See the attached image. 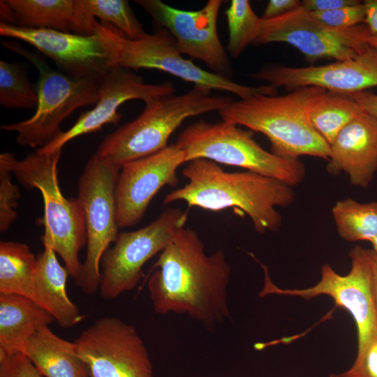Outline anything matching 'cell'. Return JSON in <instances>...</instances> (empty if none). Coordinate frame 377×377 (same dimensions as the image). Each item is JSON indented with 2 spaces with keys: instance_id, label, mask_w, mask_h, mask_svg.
I'll use <instances>...</instances> for the list:
<instances>
[{
  "instance_id": "1",
  "label": "cell",
  "mask_w": 377,
  "mask_h": 377,
  "mask_svg": "<svg viewBox=\"0 0 377 377\" xmlns=\"http://www.w3.org/2000/svg\"><path fill=\"white\" fill-rule=\"evenodd\" d=\"M153 268L147 287L156 313L185 314L210 329L231 319L230 265L221 249L207 255L194 230L178 229Z\"/></svg>"
},
{
  "instance_id": "2",
  "label": "cell",
  "mask_w": 377,
  "mask_h": 377,
  "mask_svg": "<svg viewBox=\"0 0 377 377\" xmlns=\"http://www.w3.org/2000/svg\"><path fill=\"white\" fill-rule=\"evenodd\" d=\"M183 169L188 183L170 192L164 205L184 201L189 207L209 211L236 207L251 219L260 234L276 232L282 223L277 207L295 200L293 187L285 182L250 171L226 172L217 163L195 158Z\"/></svg>"
},
{
  "instance_id": "3",
  "label": "cell",
  "mask_w": 377,
  "mask_h": 377,
  "mask_svg": "<svg viewBox=\"0 0 377 377\" xmlns=\"http://www.w3.org/2000/svg\"><path fill=\"white\" fill-rule=\"evenodd\" d=\"M323 88L305 87L283 96L257 94L220 110L223 121L263 133L272 153L286 159L310 156L328 160L330 145L312 126L309 105Z\"/></svg>"
},
{
  "instance_id": "4",
  "label": "cell",
  "mask_w": 377,
  "mask_h": 377,
  "mask_svg": "<svg viewBox=\"0 0 377 377\" xmlns=\"http://www.w3.org/2000/svg\"><path fill=\"white\" fill-rule=\"evenodd\" d=\"M233 99L194 86L184 94L160 95L145 102L140 115L107 135L94 154L114 165L156 153L165 147L171 135L186 119L219 111Z\"/></svg>"
},
{
  "instance_id": "5",
  "label": "cell",
  "mask_w": 377,
  "mask_h": 377,
  "mask_svg": "<svg viewBox=\"0 0 377 377\" xmlns=\"http://www.w3.org/2000/svg\"><path fill=\"white\" fill-rule=\"evenodd\" d=\"M61 151L42 154L36 150L22 160L4 152L0 155V164L6 166L25 188L40 191L44 204L40 223L45 228L41 241L44 248L60 256L69 275L76 281L82 270L79 253L87 243V231L80 200L65 198L59 187L57 165Z\"/></svg>"
},
{
  "instance_id": "6",
  "label": "cell",
  "mask_w": 377,
  "mask_h": 377,
  "mask_svg": "<svg viewBox=\"0 0 377 377\" xmlns=\"http://www.w3.org/2000/svg\"><path fill=\"white\" fill-rule=\"evenodd\" d=\"M95 31L107 47L112 67L133 71L142 68L163 71L195 87L231 93L239 99L257 94H277V88L272 85H243L199 67L191 59L183 57L172 36L163 28L137 40L129 39L113 26L98 21L95 22Z\"/></svg>"
},
{
  "instance_id": "7",
  "label": "cell",
  "mask_w": 377,
  "mask_h": 377,
  "mask_svg": "<svg viewBox=\"0 0 377 377\" xmlns=\"http://www.w3.org/2000/svg\"><path fill=\"white\" fill-rule=\"evenodd\" d=\"M2 45L20 54L38 71L36 84L38 103L29 119L1 126V129L17 133V144L41 148L62 131V121L79 108L95 105L99 98L101 77H77L52 68L35 52L18 43L1 40Z\"/></svg>"
},
{
  "instance_id": "8",
  "label": "cell",
  "mask_w": 377,
  "mask_h": 377,
  "mask_svg": "<svg viewBox=\"0 0 377 377\" xmlns=\"http://www.w3.org/2000/svg\"><path fill=\"white\" fill-rule=\"evenodd\" d=\"M175 143L184 151L186 162L206 158L272 177L292 187L306 175L305 166L299 159L283 158L265 150L253 139L251 131L223 120L209 123L200 119L187 126Z\"/></svg>"
},
{
  "instance_id": "9",
  "label": "cell",
  "mask_w": 377,
  "mask_h": 377,
  "mask_svg": "<svg viewBox=\"0 0 377 377\" xmlns=\"http://www.w3.org/2000/svg\"><path fill=\"white\" fill-rule=\"evenodd\" d=\"M120 169L94 154L78 179L77 198L84 215L87 248L80 275L75 281L89 295L99 290L102 257L119 233L115 188Z\"/></svg>"
},
{
  "instance_id": "10",
  "label": "cell",
  "mask_w": 377,
  "mask_h": 377,
  "mask_svg": "<svg viewBox=\"0 0 377 377\" xmlns=\"http://www.w3.org/2000/svg\"><path fill=\"white\" fill-rule=\"evenodd\" d=\"M349 256L351 267L347 274L341 275L330 265H323L320 281L305 289L279 288L272 281L268 267L259 262L265 274L264 287L259 295L277 294L306 300L320 295L331 297L336 305L346 309L355 320L357 334L356 357H359L377 339V303L366 249L356 246L350 250Z\"/></svg>"
},
{
  "instance_id": "11",
  "label": "cell",
  "mask_w": 377,
  "mask_h": 377,
  "mask_svg": "<svg viewBox=\"0 0 377 377\" xmlns=\"http://www.w3.org/2000/svg\"><path fill=\"white\" fill-rule=\"evenodd\" d=\"M187 219L186 212L168 207L146 226L119 232L101 259V296L114 299L132 290L144 276L145 263L167 246L177 230L185 226Z\"/></svg>"
},
{
  "instance_id": "12",
  "label": "cell",
  "mask_w": 377,
  "mask_h": 377,
  "mask_svg": "<svg viewBox=\"0 0 377 377\" xmlns=\"http://www.w3.org/2000/svg\"><path fill=\"white\" fill-rule=\"evenodd\" d=\"M371 34L364 24L346 29L329 27L301 7L282 17L263 20L255 44L286 43L307 61L353 59L369 47Z\"/></svg>"
},
{
  "instance_id": "13",
  "label": "cell",
  "mask_w": 377,
  "mask_h": 377,
  "mask_svg": "<svg viewBox=\"0 0 377 377\" xmlns=\"http://www.w3.org/2000/svg\"><path fill=\"white\" fill-rule=\"evenodd\" d=\"M89 377H153L146 346L132 325L103 317L73 341Z\"/></svg>"
},
{
  "instance_id": "14",
  "label": "cell",
  "mask_w": 377,
  "mask_h": 377,
  "mask_svg": "<svg viewBox=\"0 0 377 377\" xmlns=\"http://www.w3.org/2000/svg\"><path fill=\"white\" fill-rule=\"evenodd\" d=\"M159 27L172 36L182 54L204 62L209 71L229 77L232 69L228 52L218 34L217 22L222 0H209L199 10L175 8L161 0H137Z\"/></svg>"
},
{
  "instance_id": "15",
  "label": "cell",
  "mask_w": 377,
  "mask_h": 377,
  "mask_svg": "<svg viewBox=\"0 0 377 377\" xmlns=\"http://www.w3.org/2000/svg\"><path fill=\"white\" fill-rule=\"evenodd\" d=\"M184 163V151L173 143L122 165L115 188L119 228L138 224L163 186H177L179 182L177 171Z\"/></svg>"
},
{
  "instance_id": "16",
  "label": "cell",
  "mask_w": 377,
  "mask_h": 377,
  "mask_svg": "<svg viewBox=\"0 0 377 377\" xmlns=\"http://www.w3.org/2000/svg\"><path fill=\"white\" fill-rule=\"evenodd\" d=\"M174 86L169 82L157 84L146 83L133 71L112 67L101 77L99 98L94 107L82 113L68 130L62 131L52 142L36 151L50 154L62 150L74 138L100 131L108 124H117L121 117L117 110L128 101L140 99L145 103L155 96L174 94Z\"/></svg>"
},
{
  "instance_id": "17",
  "label": "cell",
  "mask_w": 377,
  "mask_h": 377,
  "mask_svg": "<svg viewBox=\"0 0 377 377\" xmlns=\"http://www.w3.org/2000/svg\"><path fill=\"white\" fill-rule=\"evenodd\" d=\"M250 77L290 91L301 87H316L350 95L377 87V51L369 46L353 59L323 66L271 67Z\"/></svg>"
},
{
  "instance_id": "18",
  "label": "cell",
  "mask_w": 377,
  "mask_h": 377,
  "mask_svg": "<svg viewBox=\"0 0 377 377\" xmlns=\"http://www.w3.org/2000/svg\"><path fill=\"white\" fill-rule=\"evenodd\" d=\"M0 35L25 42L71 76L101 77L110 68L106 46L97 34L82 36L50 29H27L0 23Z\"/></svg>"
},
{
  "instance_id": "19",
  "label": "cell",
  "mask_w": 377,
  "mask_h": 377,
  "mask_svg": "<svg viewBox=\"0 0 377 377\" xmlns=\"http://www.w3.org/2000/svg\"><path fill=\"white\" fill-rule=\"evenodd\" d=\"M327 170L344 172L351 184L365 188L377 172V118L362 111L330 145Z\"/></svg>"
},
{
  "instance_id": "20",
  "label": "cell",
  "mask_w": 377,
  "mask_h": 377,
  "mask_svg": "<svg viewBox=\"0 0 377 377\" xmlns=\"http://www.w3.org/2000/svg\"><path fill=\"white\" fill-rule=\"evenodd\" d=\"M68 275L67 269L59 263L52 249L44 248L36 256L34 300L63 328L72 327L85 317L67 294Z\"/></svg>"
},
{
  "instance_id": "21",
  "label": "cell",
  "mask_w": 377,
  "mask_h": 377,
  "mask_svg": "<svg viewBox=\"0 0 377 377\" xmlns=\"http://www.w3.org/2000/svg\"><path fill=\"white\" fill-rule=\"evenodd\" d=\"M11 11L12 24L27 29H50L82 36L95 34L77 0H4Z\"/></svg>"
},
{
  "instance_id": "22",
  "label": "cell",
  "mask_w": 377,
  "mask_h": 377,
  "mask_svg": "<svg viewBox=\"0 0 377 377\" xmlns=\"http://www.w3.org/2000/svg\"><path fill=\"white\" fill-rule=\"evenodd\" d=\"M53 321V316L32 299L0 293V353L22 352L31 336Z\"/></svg>"
},
{
  "instance_id": "23",
  "label": "cell",
  "mask_w": 377,
  "mask_h": 377,
  "mask_svg": "<svg viewBox=\"0 0 377 377\" xmlns=\"http://www.w3.org/2000/svg\"><path fill=\"white\" fill-rule=\"evenodd\" d=\"M22 353L44 377H89L74 342L57 336L49 326L31 336Z\"/></svg>"
},
{
  "instance_id": "24",
  "label": "cell",
  "mask_w": 377,
  "mask_h": 377,
  "mask_svg": "<svg viewBox=\"0 0 377 377\" xmlns=\"http://www.w3.org/2000/svg\"><path fill=\"white\" fill-rule=\"evenodd\" d=\"M362 111L350 96L323 89L311 100L308 114L312 126L330 145Z\"/></svg>"
},
{
  "instance_id": "25",
  "label": "cell",
  "mask_w": 377,
  "mask_h": 377,
  "mask_svg": "<svg viewBox=\"0 0 377 377\" xmlns=\"http://www.w3.org/2000/svg\"><path fill=\"white\" fill-rule=\"evenodd\" d=\"M36 256L24 243L0 242V293L17 294L34 300Z\"/></svg>"
},
{
  "instance_id": "26",
  "label": "cell",
  "mask_w": 377,
  "mask_h": 377,
  "mask_svg": "<svg viewBox=\"0 0 377 377\" xmlns=\"http://www.w3.org/2000/svg\"><path fill=\"white\" fill-rule=\"evenodd\" d=\"M332 213L342 239L371 242L377 236V202L362 203L346 198L336 202Z\"/></svg>"
},
{
  "instance_id": "27",
  "label": "cell",
  "mask_w": 377,
  "mask_h": 377,
  "mask_svg": "<svg viewBox=\"0 0 377 377\" xmlns=\"http://www.w3.org/2000/svg\"><path fill=\"white\" fill-rule=\"evenodd\" d=\"M84 16L91 22L96 17L101 24L112 25L127 38L137 40L147 33L126 0H77Z\"/></svg>"
},
{
  "instance_id": "28",
  "label": "cell",
  "mask_w": 377,
  "mask_h": 377,
  "mask_svg": "<svg viewBox=\"0 0 377 377\" xmlns=\"http://www.w3.org/2000/svg\"><path fill=\"white\" fill-rule=\"evenodd\" d=\"M38 103L36 86L22 64L0 60V105L8 109H34Z\"/></svg>"
},
{
  "instance_id": "29",
  "label": "cell",
  "mask_w": 377,
  "mask_h": 377,
  "mask_svg": "<svg viewBox=\"0 0 377 377\" xmlns=\"http://www.w3.org/2000/svg\"><path fill=\"white\" fill-rule=\"evenodd\" d=\"M228 28L227 52L238 57L251 43H256L263 19L253 11L248 0H232L225 11Z\"/></svg>"
},
{
  "instance_id": "30",
  "label": "cell",
  "mask_w": 377,
  "mask_h": 377,
  "mask_svg": "<svg viewBox=\"0 0 377 377\" xmlns=\"http://www.w3.org/2000/svg\"><path fill=\"white\" fill-rule=\"evenodd\" d=\"M11 171L0 164V231L6 232L17 217L16 207L20 198L19 187L11 181Z\"/></svg>"
},
{
  "instance_id": "31",
  "label": "cell",
  "mask_w": 377,
  "mask_h": 377,
  "mask_svg": "<svg viewBox=\"0 0 377 377\" xmlns=\"http://www.w3.org/2000/svg\"><path fill=\"white\" fill-rule=\"evenodd\" d=\"M325 24L337 29H346L364 24L365 8L363 1L335 10L311 13Z\"/></svg>"
},
{
  "instance_id": "32",
  "label": "cell",
  "mask_w": 377,
  "mask_h": 377,
  "mask_svg": "<svg viewBox=\"0 0 377 377\" xmlns=\"http://www.w3.org/2000/svg\"><path fill=\"white\" fill-rule=\"evenodd\" d=\"M0 377H43L22 352L0 353Z\"/></svg>"
},
{
  "instance_id": "33",
  "label": "cell",
  "mask_w": 377,
  "mask_h": 377,
  "mask_svg": "<svg viewBox=\"0 0 377 377\" xmlns=\"http://www.w3.org/2000/svg\"><path fill=\"white\" fill-rule=\"evenodd\" d=\"M330 377H377V339L372 341L363 354L355 357L350 369Z\"/></svg>"
},
{
  "instance_id": "34",
  "label": "cell",
  "mask_w": 377,
  "mask_h": 377,
  "mask_svg": "<svg viewBox=\"0 0 377 377\" xmlns=\"http://www.w3.org/2000/svg\"><path fill=\"white\" fill-rule=\"evenodd\" d=\"M301 7L299 0H270L263 12L262 19L269 20L282 17Z\"/></svg>"
},
{
  "instance_id": "35",
  "label": "cell",
  "mask_w": 377,
  "mask_h": 377,
  "mask_svg": "<svg viewBox=\"0 0 377 377\" xmlns=\"http://www.w3.org/2000/svg\"><path fill=\"white\" fill-rule=\"evenodd\" d=\"M357 0H304L301 8L310 13H320L335 10L358 3Z\"/></svg>"
},
{
  "instance_id": "36",
  "label": "cell",
  "mask_w": 377,
  "mask_h": 377,
  "mask_svg": "<svg viewBox=\"0 0 377 377\" xmlns=\"http://www.w3.org/2000/svg\"><path fill=\"white\" fill-rule=\"evenodd\" d=\"M348 96L353 98L363 111L377 118V94L363 91Z\"/></svg>"
},
{
  "instance_id": "37",
  "label": "cell",
  "mask_w": 377,
  "mask_h": 377,
  "mask_svg": "<svg viewBox=\"0 0 377 377\" xmlns=\"http://www.w3.org/2000/svg\"><path fill=\"white\" fill-rule=\"evenodd\" d=\"M363 3L365 8L364 24L371 36H377V0H365Z\"/></svg>"
},
{
  "instance_id": "38",
  "label": "cell",
  "mask_w": 377,
  "mask_h": 377,
  "mask_svg": "<svg viewBox=\"0 0 377 377\" xmlns=\"http://www.w3.org/2000/svg\"><path fill=\"white\" fill-rule=\"evenodd\" d=\"M366 253L371 267V278L377 303V253L373 249H366Z\"/></svg>"
},
{
  "instance_id": "39",
  "label": "cell",
  "mask_w": 377,
  "mask_h": 377,
  "mask_svg": "<svg viewBox=\"0 0 377 377\" xmlns=\"http://www.w3.org/2000/svg\"><path fill=\"white\" fill-rule=\"evenodd\" d=\"M369 45L377 51V36H370L368 40Z\"/></svg>"
},
{
  "instance_id": "40",
  "label": "cell",
  "mask_w": 377,
  "mask_h": 377,
  "mask_svg": "<svg viewBox=\"0 0 377 377\" xmlns=\"http://www.w3.org/2000/svg\"><path fill=\"white\" fill-rule=\"evenodd\" d=\"M373 246V250L377 253V236L371 242Z\"/></svg>"
}]
</instances>
